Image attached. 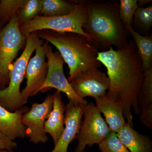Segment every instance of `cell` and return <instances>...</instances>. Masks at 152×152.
I'll use <instances>...</instances> for the list:
<instances>
[{
  "label": "cell",
  "mask_w": 152,
  "mask_h": 152,
  "mask_svg": "<svg viewBox=\"0 0 152 152\" xmlns=\"http://www.w3.org/2000/svg\"><path fill=\"white\" fill-rule=\"evenodd\" d=\"M97 60L107 68L110 80L106 97L121 106L126 122L133 127L132 109L136 115L140 114L138 97L144 72L134 42L131 40L120 50L112 48L99 52Z\"/></svg>",
  "instance_id": "obj_1"
},
{
  "label": "cell",
  "mask_w": 152,
  "mask_h": 152,
  "mask_svg": "<svg viewBox=\"0 0 152 152\" xmlns=\"http://www.w3.org/2000/svg\"><path fill=\"white\" fill-rule=\"evenodd\" d=\"M86 4L88 19L83 30L89 36L91 43L101 52L113 46L117 50L124 48L129 42V32L120 19L119 2L89 1Z\"/></svg>",
  "instance_id": "obj_2"
},
{
  "label": "cell",
  "mask_w": 152,
  "mask_h": 152,
  "mask_svg": "<svg viewBox=\"0 0 152 152\" xmlns=\"http://www.w3.org/2000/svg\"><path fill=\"white\" fill-rule=\"evenodd\" d=\"M37 32L41 39L50 43L58 49L68 65L69 83L82 72L102 66V63L97 60L99 51L84 36L77 33L50 30Z\"/></svg>",
  "instance_id": "obj_3"
},
{
  "label": "cell",
  "mask_w": 152,
  "mask_h": 152,
  "mask_svg": "<svg viewBox=\"0 0 152 152\" xmlns=\"http://www.w3.org/2000/svg\"><path fill=\"white\" fill-rule=\"evenodd\" d=\"M45 42L39 37L37 31L31 33L28 37L26 45L20 56L12 64L9 73L8 85L0 91V106L8 111L15 112L24 106L20 86L33 52Z\"/></svg>",
  "instance_id": "obj_4"
},
{
  "label": "cell",
  "mask_w": 152,
  "mask_h": 152,
  "mask_svg": "<svg viewBox=\"0 0 152 152\" xmlns=\"http://www.w3.org/2000/svg\"><path fill=\"white\" fill-rule=\"evenodd\" d=\"M88 19L86 1H78L70 13L60 16L39 15L20 26L21 33L28 37L31 33L43 30L77 33L86 37L91 42L89 36L84 31L83 27Z\"/></svg>",
  "instance_id": "obj_5"
},
{
  "label": "cell",
  "mask_w": 152,
  "mask_h": 152,
  "mask_svg": "<svg viewBox=\"0 0 152 152\" xmlns=\"http://www.w3.org/2000/svg\"><path fill=\"white\" fill-rule=\"evenodd\" d=\"M16 15L0 30V91L8 86L13 61L24 49L27 37L21 33Z\"/></svg>",
  "instance_id": "obj_6"
},
{
  "label": "cell",
  "mask_w": 152,
  "mask_h": 152,
  "mask_svg": "<svg viewBox=\"0 0 152 152\" xmlns=\"http://www.w3.org/2000/svg\"><path fill=\"white\" fill-rule=\"evenodd\" d=\"M83 116L84 120L76 137L77 145L75 152H84L87 146L91 147L99 144L111 132L101 113L92 102L85 106Z\"/></svg>",
  "instance_id": "obj_7"
},
{
  "label": "cell",
  "mask_w": 152,
  "mask_h": 152,
  "mask_svg": "<svg viewBox=\"0 0 152 152\" xmlns=\"http://www.w3.org/2000/svg\"><path fill=\"white\" fill-rule=\"evenodd\" d=\"M45 55L48 59V71L45 80L38 90L37 94L39 92H45L54 88L65 94L69 99L74 102L87 104L88 101L76 94L66 78L63 69L64 61L59 52L53 51L52 47L49 45Z\"/></svg>",
  "instance_id": "obj_8"
},
{
  "label": "cell",
  "mask_w": 152,
  "mask_h": 152,
  "mask_svg": "<svg viewBox=\"0 0 152 152\" xmlns=\"http://www.w3.org/2000/svg\"><path fill=\"white\" fill-rule=\"evenodd\" d=\"M54 97V94H50L43 102L33 103L30 110L22 116V123L26 129V137L29 139L31 142L37 145L45 143L49 140L44 126L53 109Z\"/></svg>",
  "instance_id": "obj_9"
},
{
  "label": "cell",
  "mask_w": 152,
  "mask_h": 152,
  "mask_svg": "<svg viewBox=\"0 0 152 152\" xmlns=\"http://www.w3.org/2000/svg\"><path fill=\"white\" fill-rule=\"evenodd\" d=\"M69 83L76 94L83 99L91 97L96 99L105 96L110 86L107 74L97 67L82 72Z\"/></svg>",
  "instance_id": "obj_10"
},
{
  "label": "cell",
  "mask_w": 152,
  "mask_h": 152,
  "mask_svg": "<svg viewBox=\"0 0 152 152\" xmlns=\"http://www.w3.org/2000/svg\"><path fill=\"white\" fill-rule=\"evenodd\" d=\"M48 45V42L46 41L42 45L37 48L35 56L30 58L28 63L25 75L27 79L26 86L21 92L24 105L30 97L37 95V91L46 78L48 66L45 60V53Z\"/></svg>",
  "instance_id": "obj_11"
},
{
  "label": "cell",
  "mask_w": 152,
  "mask_h": 152,
  "mask_svg": "<svg viewBox=\"0 0 152 152\" xmlns=\"http://www.w3.org/2000/svg\"><path fill=\"white\" fill-rule=\"evenodd\" d=\"M85 105L69 100L66 106L64 129L50 152H68L69 145L76 138L80 131Z\"/></svg>",
  "instance_id": "obj_12"
},
{
  "label": "cell",
  "mask_w": 152,
  "mask_h": 152,
  "mask_svg": "<svg viewBox=\"0 0 152 152\" xmlns=\"http://www.w3.org/2000/svg\"><path fill=\"white\" fill-rule=\"evenodd\" d=\"M30 110L27 106L15 112H10L0 106V132L15 141L26 137V128L23 125V115Z\"/></svg>",
  "instance_id": "obj_13"
},
{
  "label": "cell",
  "mask_w": 152,
  "mask_h": 152,
  "mask_svg": "<svg viewBox=\"0 0 152 152\" xmlns=\"http://www.w3.org/2000/svg\"><path fill=\"white\" fill-rule=\"evenodd\" d=\"M53 94V109L45 122L44 129L46 133L51 136L55 145L64 129L66 105L60 91L56 90Z\"/></svg>",
  "instance_id": "obj_14"
},
{
  "label": "cell",
  "mask_w": 152,
  "mask_h": 152,
  "mask_svg": "<svg viewBox=\"0 0 152 152\" xmlns=\"http://www.w3.org/2000/svg\"><path fill=\"white\" fill-rule=\"evenodd\" d=\"M138 102L140 121L152 129V67L144 71V78L139 91Z\"/></svg>",
  "instance_id": "obj_15"
},
{
  "label": "cell",
  "mask_w": 152,
  "mask_h": 152,
  "mask_svg": "<svg viewBox=\"0 0 152 152\" xmlns=\"http://www.w3.org/2000/svg\"><path fill=\"white\" fill-rule=\"evenodd\" d=\"M95 100L96 108L101 113L104 114L111 132H118L126 122L121 106L107 98L106 95Z\"/></svg>",
  "instance_id": "obj_16"
},
{
  "label": "cell",
  "mask_w": 152,
  "mask_h": 152,
  "mask_svg": "<svg viewBox=\"0 0 152 152\" xmlns=\"http://www.w3.org/2000/svg\"><path fill=\"white\" fill-rule=\"evenodd\" d=\"M116 134L130 152H152V142L150 137L140 134L126 122Z\"/></svg>",
  "instance_id": "obj_17"
},
{
  "label": "cell",
  "mask_w": 152,
  "mask_h": 152,
  "mask_svg": "<svg viewBox=\"0 0 152 152\" xmlns=\"http://www.w3.org/2000/svg\"><path fill=\"white\" fill-rule=\"evenodd\" d=\"M133 37L139 56L141 59L144 71L152 67V35L142 36L132 26H124Z\"/></svg>",
  "instance_id": "obj_18"
},
{
  "label": "cell",
  "mask_w": 152,
  "mask_h": 152,
  "mask_svg": "<svg viewBox=\"0 0 152 152\" xmlns=\"http://www.w3.org/2000/svg\"><path fill=\"white\" fill-rule=\"evenodd\" d=\"M78 1L65 0H42L41 16H60L71 13Z\"/></svg>",
  "instance_id": "obj_19"
},
{
  "label": "cell",
  "mask_w": 152,
  "mask_h": 152,
  "mask_svg": "<svg viewBox=\"0 0 152 152\" xmlns=\"http://www.w3.org/2000/svg\"><path fill=\"white\" fill-rule=\"evenodd\" d=\"M132 28L142 36L150 35L152 27V5L138 8L133 17Z\"/></svg>",
  "instance_id": "obj_20"
},
{
  "label": "cell",
  "mask_w": 152,
  "mask_h": 152,
  "mask_svg": "<svg viewBox=\"0 0 152 152\" xmlns=\"http://www.w3.org/2000/svg\"><path fill=\"white\" fill-rule=\"evenodd\" d=\"M42 9V0H26L16 14L19 26L39 15Z\"/></svg>",
  "instance_id": "obj_21"
},
{
  "label": "cell",
  "mask_w": 152,
  "mask_h": 152,
  "mask_svg": "<svg viewBox=\"0 0 152 152\" xmlns=\"http://www.w3.org/2000/svg\"><path fill=\"white\" fill-rule=\"evenodd\" d=\"M26 0L0 1V24L2 28L10 21L18 12Z\"/></svg>",
  "instance_id": "obj_22"
},
{
  "label": "cell",
  "mask_w": 152,
  "mask_h": 152,
  "mask_svg": "<svg viewBox=\"0 0 152 152\" xmlns=\"http://www.w3.org/2000/svg\"><path fill=\"white\" fill-rule=\"evenodd\" d=\"M120 18L124 26H132L133 17L138 7L137 0H120Z\"/></svg>",
  "instance_id": "obj_23"
},
{
  "label": "cell",
  "mask_w": 152,
  "mask_h": 152,
  "mask_svg": "<svg viewBox=\"0 0 152 152\" xmlns=\"http://www.w3.org/2000/svg\"><path fill=\"white\" fill-rule=\"evenodd\" d=\"M101 152H130L118 137L117 134L111 132L99 144Z\"/></svg>",
  "instance_id": "obj_24"
},
{
  "label": "cell",
  "mask_w": 152,
  "mask_h": 152,
  "mask_svg": "<svg viewBox=\"0 0 152 152\" xmlns=\"http://www.w3.org/2000/svg\"><path fill=\"white\" fill-rule=\"evenodd\" d=\"M17 146L18 145L15 142L12 141L0 132V151H13Z\"/></svg>",
  "instance_id": "obj_25"
},
{
  "label": "cell",
  "mask_w": 152,
  "mask_h": 152,
  "mask_svg": "<svg viewBox=\"0 0 152 152\" xmlns=\"http://www.w3.org/2000/svg\"><path fill=\"white\" fill-rule=\"evenodd\" d=\"M138 3H137L138 7V8L142 7L143 6L146 4L152 1L150 0H140L138 1Z\"/></svg>",
  "instance_id": "obj_26"
},
{
  "label": "cell",
  "mask_w": 152,
  "mask_h": 152,
  "mask_svg": "<svg viewBox=\"0 0 152 152\" xmlns=\"http://www.w3.org/2000/svg\"><path fill=\"white\" fill-rule=\"evenodd\" d=\"M0 152H13V151H8L6 150H2L0 151Z\"/></svg>",
  "instance_id": "obj_27"
},
{
  "label": "cell",
  "mask_w": 152,
  "mask_h": 152,
  "mask_svg": "<svg viewBox=\"0 0 152 152\" xmlns=\"http://www.w3.org/2000/svg\"><path fill=\"white\" fill-rule=\"evenodd\" d=\"M2 27H1V24H0V30L2 28Z\"/></svg>",
  "instance_id": "obj_28"
},
{
  "label": "cell",
  "mask_w": 152,
  "mask_h": 152,
  "mask_svg": "<svg viewBox=\"0 0 152 152\" xmlns=\"http://www.w3.org/2000/svg\"><path fill=\"white\" fill-rule=\"evenodd\" d=\"M85 152V151L84 152Z\"/></svg>",
  "instance_id": "obj_29"
}]
</instances>
